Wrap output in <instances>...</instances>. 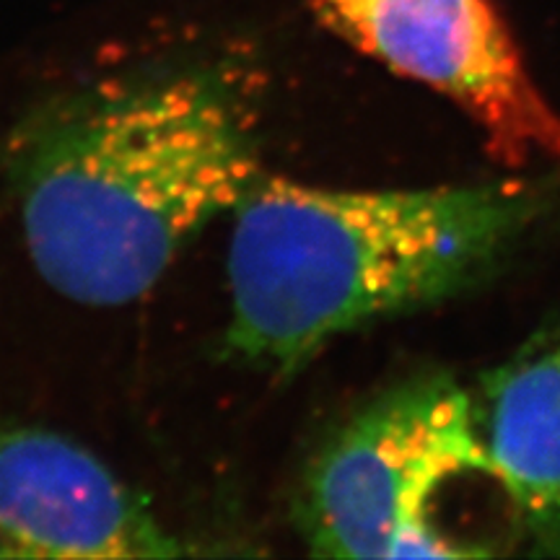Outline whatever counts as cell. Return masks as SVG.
<instances>
[{"mask_svg": "<svg viewBox=\"0 0 560 560\" xmlns=\"http://www.w3.org/2000/svg\"><path fill=\"white\" fill-rule=\"evenodd\" d=\"M542 208L524 179L322 190L260 177L234 208L226 350L293 374L340 335L475 283Z\"/></svg>", "mask_w": 560, "mask_h": 560, "instance_id": "obj_2", "label": "cell"}, {"mask_svg": "<svg viewBox=\"0 0 560 560\" xmlns=\"http://www.w3.org/2000/svg\"><path fill=\"white\" fill-rule=\"evenodd\" d=\"M488 478L478 402L452 376L397 384L348 418L312 459L296 520L319 558L486 556L436 506Z\"/></svg>", "mask_w": 560, "mask_h": 560, "instance_id": "obj_3", "label": "cell"}, {"mask_svg": "<svg viewBox=\"0 0 560 560\" xmlns=\"http://www.w3.org/2000/svg\"><path fill=\"white\" fill-rule=\"evenodd\" d=\"M319 16L392 73L452 102L514 166H560V112L490 0H314Z\"/></svg>", "mask_w": 560, "mask_h": 560, "instance_id": "obj_4", "label": "cell"}, {"mask_svg": "<svg viewBox=\"0 0 560 560\" xmlns=\"http://www.w3.org/2000/svg\"><path fill=\"white\" fill-rule=\"evenodd\" d=\"M0 552L174 558L187 548L81 444L0 418Z\"/></svg>", "mask_w": 560, "mask_h": 560, "instance_id": "obj_5", "label": "cell"}, {"mask_svg": "<svg viewBox=\"0 0 560 560\" xmlns=\"http://www.w3.org/2000/svg\"><path fill=\"white\" fill-rule=\"evenodd\" d=\"M5 174L47 285L130 304L260 179L249 79L219 62L70 91L16 125Z\"/></svg>", "mask_w": 560, "mask_h": 560, "instance_id": "obj_1", "label": "cell"}, {"mask_svg": "<svg viewBox=\"0 0 560 560\" xmlns=\"http://www.w3.org/2000/svg\"><path fill=\"white\" fill-rule=\"evenodd\" d=\"M488 472L535 550L560 552V314L475 395Z\"/></svg>", "mask_w": 560, "mask_h": 560, "instance_id": "obj_6", "label": "cell"}]
</instances>
